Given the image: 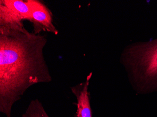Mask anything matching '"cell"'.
I'll return each mask as SVG.
<instances>
[{"mask_svg":"<svg viewBox=\"0 0 157 117\" xmlns=\"http://www.w3.org/2000/svg\"><path fill=\"white\" fill-rule=\"evenodd\" d=\"M47 42L24 27L0 26V112L6 117L30 87L52 81L43 52Z\"/></svg>","mask_w":157,"mask_h":117,"instance_id":"1","label":"cell"},{"mask_svg":"<svg viewBox=\"0 0 157 117\" xmlns=\"http://www.w3.org/2000/svg\"><path fill=\"white\" fill-rule=\"evenodd\" d=\"M119 58L136 94L157 92V38L130 43L124 47Z\"/></svg>","mask_w":157,"mask_h":117,"instance_id":"2","label":"cell"},{"mask_svg":"<svg viewBox=\"0 0 157 117\" xmlns=\"http://www.w3.org/2000/svg\"><path fill=\"white\" fill-rule=\"evenodd\" d=\"M31 11L27 1L1 0L0 26L23 27L24 20L31 21Z\"/></svg>","mask_w":157,"mask_h":117,"instance_id":"3","label":"cell"},{"mask_svg":"<svg viewBox=\"0 0 157 117\" xmlns=\"http://www.w3.org/2000/svg\"><path fill=\"white\" fill-rule=\"evenodd\" d=\"M31 11V22L33 33L39 34L41 31L58 35L59 31L53 24L52 14L45 4L38 0H27Z\"/></svg>","mask_w":157,"mask_h":117,"instance_id":"4","label":"cell"},{"mask_svg":"<svg viewBox=\"0 0 157 117\" xmlns=\"http://www.w3.org/2000/svg\"><path fill=\"white\" fill-rule=\"evenodd\" d=\"M92 75L90 73L84 82L71 87L70 89L77 100V111L75 117H93L90 105L89 87Z\"/></svg>","mask_w":157,"mask_h":117,"instance_id":"5","label":"cell"},{"mask_svg":"<svg viewBox=\"0 0 157 117\" xmlns=\"http://www.w3.org/2000/svg\"><path fill=\"white\" fill-rule=\"evenodd\" d=\"M22 117H49L41 102L38 99L31 101Z\"/></svg>","mask_w":157,"mask_h":117,"instance_id":"6","label":"cell"}]
</instances>
